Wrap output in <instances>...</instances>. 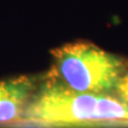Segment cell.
Segmentation results:
<instances>
[{
  "instance_id": "6da1fadb",
  "label": "cell",
  "mask_w": 128,
  "mask_h": 128,
  "mask_svg": "<svg viewBox=\"0 0 128 128\" xmlns=\"http://www.w3.org/2000/svg\"><path fill=\"white\" fill-rule=\"evenodd\" d=\"M16 128H128V106L114 95L78 92L44 78Z\"/></svg>"
},
{
  "instance_id": "7a4b0ae2",
  "label": "cell",
  "mask_w": 128,
  "mask_h": 128,
  "mask_svg": "<svg viewBox=\"0 0 128 128\" xmlns=\"http://www.w3.org/2000/svg\"><path fill=\"white\" fill-rule=\"evenodd\" d=\"M52 66L44 78L71 90L96 95H114L128 71V60L89 42L69 43L51 51Z\"/></svg>"
},
{
  "instance_id": "3957f363",
  "label": "cell",
  "mask_w": 128,
  "mask_h": 128,
  "mask_svg": "<svg viewBox=\"0 0 128 128\" xmlns=\"http://www.w3.org/2000/svg\"><path fill=\"white\" fill-rule=\"evenodd\" d=\"M34 90V80L28 76L0 82V126L14 127L18 124Z\"/></svg>"
},
{
  "instance_id": "277c9868",
  "label": "cell",
  "mask_w": 128,
  "mask_h": 128,
  "mask_svg": "<svg viewBox=\"0 0 128 128\" xmlns=\"http://www.w3.org/2000/svg\"><path fill=\"white\" fill-rule=\"evenodd\" d=\"M115 96L119 97L122 102H124L128 106V71L120 80L116 90H115Z\"/></svg>"
}]
</instances>
